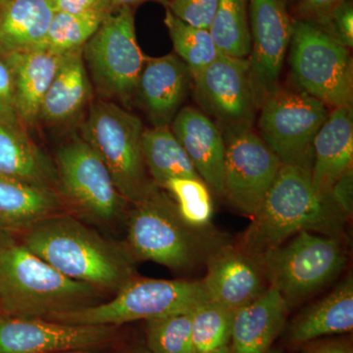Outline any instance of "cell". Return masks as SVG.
<instances>
[{"label": "cell", "mask_w": 353, "mask_h": 353, "mask_svg": "<svg viewBox=\"0 0 353 353\" xmlns=\"http://www.w3.org/2000/svg\"><path fill=\"white\" fill-rule=\"evenodd\" d=\"M164 24L174 50L190 69L192 79L201 74L220 54L209 30L192 27L175 17L166 9Z\"/></svg>", "instance_id": "cell-29"}, {"label": "cell", "mask_w": 353, "mask_h": 353, "mask_svg": "<svg viewBox=\"0 0 353 353\" xmlns=\"http://www.w3.org/2000/svg\"><path fill=\"white\" fill-rule=\"evenodd\" d=\"M55 11L71 14L105 11L110 12V0H53Z\"/></svg>", "instance_id": "cell-39"}, {"label": "cell", "mask_w": 353, "mask_h": 353, "mask_svg": "<svg viewBox=\"0 0 353 353\" xmlns=\"http://www.w3.org/2000/svg\"><path fill=\"white\" fill-rule=\"evenodd\" d=\"M208 299L201 281L132 277L108 303L60 313L48 320L73 325L115 326L192 312Z\"/></svg>", "instance_id": "cell-5"}, {"label": "cell", "mask_w": 353, "mask_h": 353, "mask_svg": "<svg viewBox=\"0 0 353 353\" xmlns=\"http://www.w3.org/2000/svg\"><path fill=\"white\" fill-rule=\"evenodd\" d=\"M1 233H2V232H1V231H0V234H1Z\"/></svg>", "instance_id": "cell-45"}, {"label": "cell", "mask_w": 353, "mask_h": 353, "mask_svg": "<svg viewBox=\"0 0 353 353\" xmlns=\"http://www.w3.org/2000/svg\"><path fill=\"white\" fill-rule=\"evenodd\" d=\"M66 54L46 48L6 53L12 69L16 108L22 124L34 125L39 120L44 95Z\"/></svg>", "instance_id": "cell-21"}, {"label": "cell", "mask_w": 353, "mask_h": 353, "mask_svg": "<svg viewBox=\"0 0 353 353\" xmlns=\"http://www.w3.org/2000/svg\"><path fill=\"white\" fill-rule=\"evenodd\" d=\"M92 94L82 50L67 53L63 63L44 95L39 119L63 123L85 108Z\"/></svg>", "instance_id": "cell-26"}, {"label": "cell", "mask_w": 353, "mask_h": 353, "mask_svg": "<svg viewBox=\"0 0 353 353\" xmlns=\"http://www.w3.org/2000/svg\"><path fill=\"white\" fill-rule=\"evenodd\" d=\"M32 253L72 280L118 290L132 278L131 252L68 215H53L23 233Z\"/></svg>", "instance_id": "cell-2"}, {"label": "cell", "mask_w": 353, "mask_h": 353, "mask_svg": "<svg viewBox=\"0 0 353 353\" xmlns=\"http://www.w3.org/2000/svg\"><path fill=\"white\" fill-rule=\"evenodd\" d=\"M0 121L14 127H22L16 108L12 69L6 52L0 50Z\"/></svg>", "instance_id": "cell-36"}, {"label": "cell", "mask_w": 353, "mask_h": 353, "mask_svg": "<svg viewBox=\"0 0 353 353\" xmlns=\"http://www.w3.org/2000/svg\"><path fill=\"white\" fill-rule=\"evenodd\" d=\"M306 353H308V352H306Z\"/></svg>", "instance_id": "cell-46"}, {"label": "cell", "mask_w": 353, "mask_h": 353, "mask_svg": "<svg viewBox=\"0 0 353 353\" xmlns=\"http://www.w3.org/2000/svg\"><path fill=\"white\" fill-rule=\"evenodd\" d=\"M141 152L152 182L161 189L169 179H201L170 127L143 130Z\"/></svg>", "instance_id": "cell-27"}, {"label": "cell", "mask_w": 353, "mask_h": 353, "mask_svg": "<svg viewBox=\"0 0 353 353\" xmlns=\"http://www.w3.org/2000/svg\"><path fill=\"white\" fill-rule=\"evenodd\" d=\"M108 14L110 12L105 11L81 14L57 11L51 20L44 48L61 54L82 50Z\"/></svg>", "instance_id": "cell-30"}, {"label": "cell", "mask_w": 353, "mask_h": 353, "mask_svg": "<svg viewBox=\"0 0 353 353\" xmlns=\"http://www.w3.org/2000/svg\"><path fill=\"white\" fill-rule=\"evenodd\" d=\"M192 82L190 69L176 55L148 57L137 83L134 97L153 127H170Z\"/></svg>", "instance_id": "cell-17"}, {"label": "cell", "mask_w": 353, "mask_h": 353, "mask_svg": "<svg viewBox=\"0 0 353 353\" xmlns=\"http://www.w3.org/2000/svg\"><path fill=\"white\" fill-rule=\"evenodd\" d=\"M290 306L274 285L234 314L231 353H267L284 329Z\"/></svg>", "instance_id": "cell-20"}, {"label": "cell", "mask_w": 353, "mask_h": 353, "mask_svg": "<svg viewBox=\"0 0 353 353\" xmlns=\"http://www.w3.org/2000/svg\"><path fill=\"white\" fill-rule=\"evenodd\" d=\"M99 288L62 275L12 234H0V310L50 319L94 305Z\"/></svg>", "instance_id": "cell-3"}, {"label": "cell", "mask_w": 353, "mask_h": 353, "mask_svg": "<svg viewBox=\"0 0 353 353\" xmlns=\"http://www.w3.org/2000/svg\"><path fill=\"white\" fill-rule=\"evenodd\" d=\"M236 312L209 299L192 311V343L196 353L229 345Z\"/></svg>", "instance_id": "cell-31"}, {"label": "cell", "mask_w": 353, "mask_h": 353, "mask_svg": "<svg viewBox=\"0 0 353 353\" xmlns=\"http://www.w3.org/2000/svg\"><path fill=\"white\" fill-rule=\"evenodd\" d=\"M250 81L257 108L279 88L294 20L284 0H248Z\"/></svg>", "instance_id": "cell-14"}, {"label": "cell", "mask_w": 353, "mask_h": 353, "mask_svg": "<svg viewBox=\"0 0 353 353\" xmlns=\"http://www.w3.org/2000/svg\"><path fill=\"white\" fill-rule=\"evenodd\" d=\"M290 66L296 88L328 108L352 105L353 63L350 48L309 22L294 21Z\"/></svg>", "instance_id": "cell-8"}, {"label": "cell", "mask_w": 353, "mask_h": 353, "mask_svg": "<svg viewBox=\"0 0 353 353\" xmlns=\"http://www.w3.org/2000/svg\"><path fill=\"white\" fill-rule=\"evenodd\" d=\"M202 181L224 196L225 139L219 128L202 111L183 108L170 125Z\"/></svg>", "instance_id": "cell-18"}, {"label": "cell", "mask_w": 353, "mask_h": 353, "mask_svg": "<svg viewBox=\"0 0 353 353\" xmlns=\"http://www.w3.org/2000/svg\"><path fill=\"white\" fill-rule=\"evenodd\" d=\"M0 176L51 188L58 183L57 167L28 138L22 127L0 121Z\"/></svg>", "instance_id": "cell-25"}, {"label": "cell", "mask_w": 353, "mask_h": 353, "mask_svg": "<svg viewBox=\"0 0 353 353\" xmlns=\"http://www.w3.org/2000/svg\"><path fill=\"white\" fill-rule=\"evenodd\" d=\"M146 340L152 353H196L192 343V312L148 320Z\"/></svg>", "instance_id": "cell-33"}, {"label": "cell", "mask_w": 353, "mask_h": 353, "mask_svg": "<svg viewBox=\"0 0 353 353\" xmlns=\"http://www.w3.org/2000/svg\"><path fill=\"white\" fill-rule=\"evenodd\" d=\"M204 353H231V350H230V345H226V347H221L219 348V350H213V352Z\"/></svg>", "instance_id": "cell-42"}, {"label": "cell", "mask_w": 353, "mask_h": 353, "mask_svg": "<svg viewBox=\"0 0 353 353\" xmlns=\"http://www.w3.org/2000/svg\"><path fill=\"white\" fill-rule=\"evenodd\" d=\"M208 273L201 281L209 301L238 311L267 290L259 260L241 248L221 245L209 255Z\"/></svg>", "instance_id": "cell-16"}, {"label": "cell", "mask_w": 353, "mask_h": 353, "mask_svg": "<svg viewBox=\"0 0 353 353\" xmlns=\"http://www.w3.org/2000/svg\"><path fill=\"white\" fill-rule=\"evenodd\" d=\"M345 48L353 46V3L345 0L321 20L311 23Z\"/></svg>", "instance_id": "cell-35"}, {"label": "cell", "mask_w": 353, "mask_h": 353, "mask_svg": "<svg viewBox=\"0 0 353 353\" xmlns=\"http://www.w3.org/2000/svg\"><path fill=\"white\" fill-rule=\"evenodd\" d=\"M162 189L173 196L179 214L189 226L205 229L210 224L213 202L208 185L201 179H169Z\"/></svg>", "instance_id": "cell-32"}, {"label": "cell", "mask_w": 353, "mask_h": 353, "mask_svg": "<svg viewBox=\"0 0 353 353\" xmlns=\"http://www.w3.org/2000/svg\"><path fill=\"white\" fill-rule=\"evenodd\" d=\"M57 160L58 183L64 194L85 214L102 222L121 214L128 201L118 192L108 167L83 139L62 145Z\"/></svg>", "instance_id": "cell-12"}, {"label": "cell", "mask_w": 353, "mask_h": 353, "mask_svg": "<svg viewBox=\"0 0 353 353\" xmlns=\"http://www.w3.org/2000/svg\"><path fill=\"white\" fill-rule=\"evenodd\" d=\"M219 0H168L166 8L175 17L192 27L209 30Z\"/></svg>", "instance_id": "cell-34"}, {"label": "cell", "mask_w": 353, "mask_h": 353, "mask_svg": "<svg viewBox=\"0 0 353 353\" xmlns=\"http://www.w3.org/2000/svg\"><path fill=\"white\" fill-rule=\"evenodd\" d=\"M209 32L220 54L248 58L252 51L248 0H219Z\"/></svg>", "instance_id": "cell-28"}, {"label": "cell", "mask_w": 353, "mask_h": 353, "mask_svg": "<svg viewBox=\"0 0 353 353\" xmlns=\"http://www.w3.org/2000/svg\"><path fill=\"white\" fill-rule=\"evenodd\" d=\"M345 0H297L294 3V21L316 23L328 15Z\"/></svg>", "instance_id": "cell-37"}, {"label": "cell", "mask_w": 353, "mask_h": 353, "mask_svg": "<svg viewBox=\"0 0 353 353\" xmlns=\"http://www.w3.org/2000/svg\"><path fill=\"white\" fill-rule=\"evenodd\" d=\"M345 220L331 197L316 190L310 172L283 165L243 233L241 248L259 260L303 231L340 236Z\"/></svg>", "instance_id": "cell-1"}, {"label": "cell", "mask_w": 353, "mask_h": 353, "mask_svg": "<svg viewBox=\"0 0 353 353\" xmlns=\"http://www.w3.org/2000/svg\"><path fill=\"white\" fill-rule=\"evenodd\" d=\"M330 197L347 219L353 212V167L338 179L332 187Z\"/></svg>", "instance_id": "cell-38"}, {"label": "cell", "mask_w": 353, "mask_h": 353, "mask_svg": "<svg viewBox=\"0 0 353 353\" xmlns=\"http://www.w3.org/2000/svg\"><path fill=\"white\" fill-rule=\"evenodd\" d=\"M51 353H92L88 352L87 350H61V352H55Z\"/></svg>", "instance_id": "cell-43"}, {"label": "cell", "mask_w": 353, "mask_h": 353, "mask_svg": "<svg viewBox=\"0 0 353 353\" xmlns=\"http://www.w3.org/2000/svg\"><path fill=\"white\" fill-rule=\"evenodd\" d=\"M223 137L226 146L224 196L239 212L252 218L283 165L252 129Z\"/></svg>", "instance_id": "cell-13"}, {"label": "cell", "mask_w": 353, "mask_h": 353, "mask_svg": "<svg viewBox=\"0 0 353 353\" xmlns=\"http://www.w3.org/2000/svg\"><path fill=\"white\" fill-rule=\"evenodd\" d=\"M285 2V4L290 3V4H294L297 1V0H284Z\"/></svg>", "instance_id": "cell-44"}, {"label": "cell", "mask_w": 353, "mask_h": 353, "mask_svg": "<svg viewBox=\"0 0 353 353\" xmlns=\"http://www.w3.org/2000/svg\"><path fill=\"white\" fill-rule=\"evenodd\" d=\"M192 82L197 103L223 134L252 129L259 108L248 58L219 54Z\"/></svg>", "instance_id": "cell-11"}, {"label": "cell", "mask_w": 353, "mask_h": 353, "mask_svg": "<svg viewBox=\"0 0 353 353\" xmlns=\"http://www.w3.org/2000/svg\"><path fill=\"white\" fill-rule=\"evenodd\" d=\"M82 54L97 90L128 105L148 59L137 41L134 8L108 14L83 46Z\"/></svg>", "instance_id": "cell-9"}, {"label": "cell", "mask_w": 353, "mask_h": 353, "mask_svg": "<svg viewBox=\"0 0 353 353\" xmlns=\"http://www.w3.org/2000/svg\"><path fill=\"white\" fill-rule=\"evenodd\" d=\"M265 278L290 308L321 290L347 262L338 236L303 231L259 259Z\"/></svg>", "instance_id": "cell-7"}, {"label": "cell", "mask_w": 353, "mask_h": 353, "mask_svg": "<svg viewBox=\"0 0 353 353\" xmlns=\"http://www.w3.org/2000/svg\"><path fill=\"white\" fill-rule=\"evenodd\" d=\"M134 205L128 224L130 252L175 271L194 268L221 245L204 234V229L189 226L181 218L175 201L161 188L152 190Z\"/></svg>", "instance_id": "cell-4"}, {"label": "cell", "mask_w": 353, "mask_h": 353, "mask_svg": "<svg viewBox=\"0 0 353 353\" xmlns=\"http://www.w3.org/2000/svg\"><path fill=\"white\" fill-rule=\"evenodd\" d=\"M113 326H90L18 317L0 310V353L88 350L112 340Z\"/></svg>", "instance_id": "cell-15"}, {"label": "cell", "mask_w": 353, "mask_h": 353, "mask_svg": "<svg viewBox=\"0 0 353 353\" xmlns=\"http://www.w3.org/2000/svg\"><path fill=\"white\" fill-rule=\"evenodd\" d=\"M55 12L53 0H0V50L44 48Z\"/></svg>", "instance_id": "cell-23"}, {"label": "cell", "mask_w": 353, "mask_h": 353, "mask_svg": "<svg viewBox=\"0 0 353 353\" xmlns=\"http://www.w3.org/2000/svg\"><path fill=\"white\" fill-rule=\"evenodd\" d=\"M148 1H157L159 3L163 4L167 6L168 4V0H110V9L111 12L114 11L119 10V9L126 8H134V7L141 6V3H145Z\"/></svg>", "instance_id": "cell-41"}, {"label": "cell", "mask_w": 353, "mask_h": 353, "mask_svg": "<svg viewBox=\"0 0 353 353\" xmlns=\"http://www.w3.org/2000/svg\"><path fill=\"white\" fill-rule=\"evenodd\" d=\"M62 202L51 188L0 176V231H27L39 222L58 214Z\"/></svg>", "instance_id": "cell-22"}, {"label": "cell", "mask_w": 353, "mask_h": 353, "mask_svg": "<svg viewBox=\"0 0 353 353\" xmlns=\"http://www.w3.org/2000/svg\"><path fill=\"white\" fill-rule=\"evenodd\" d=\"M353 328V278L348 275L330 294L297 316L289 329L292 343H308Z\"/></svg>", "instance_id": "cell-24"}, {"label": "cell", "mask_w": 353, "mask_h": 353, "mask_svg": "<svg viewBox=\"0 0 353 353\" xmlns=\"http://www.w3.org/2000/svg\"><path fill=\"white\" fill-rule=\"evenodd\" d=\"M352 105L330 111L316 134L311 179L316 190L330 196L332 187L353 167Z\"/></svg>", "instance_id": "cell-19"}, {"label": "cell", "mask_w": 353, "mask_h": 353, "mask_svg": "<svg viewBox=\"0 0 353 353\" xmlns=\"http://www.w3.org/2000/svg\"><path fill=\"white\" fill-rule=\"evenodd\" d=\"M143 125L114 102H95L82 129L83 139L101 157L121 196L136 203L155 185L146 170L141 136Z\"/></svg>", "instance_id": "cell-6"}, {"label": "cell", "mask_w": 353, "mask_h": 353, "mask_svg": "<svg viewBox=\"0 0 353 353\" xmlns=\"http://www.w3.org/2000/svg\"><path fill=\"white\" fill-rule=\"evenodd\" d=\"M260 111V138L281 163L311 173L314 139L328 118L329 108L301 90L279 88Z\"/></svg>", "instance_id": "cell-10"}, {"label": "cell", "mask_w": 353, "mask_h": 353, "mask_svg": "<svg viewBox=\"0 0 353 353\" xmlns=\"http://www.w3.org/2000/svg\"><path fill=\"white\" fill-rule=\"evenodd\" d=\"M308 353H352V347L341 341H327L316 343Z\"/></svg>", "instance_id": "cell-40"}]
</instances>
